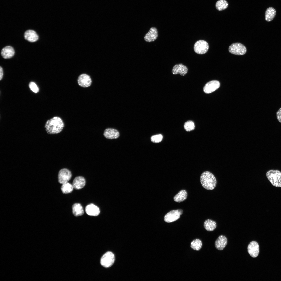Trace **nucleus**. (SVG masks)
I'll use <instances>...</instances> for the list:
<instances>
[{"label": "nucleus", "instance_id": "obj_1", "mask_svg": "<svg viewBox=\"0 0 281 281\" xmlns=\"http://www.w3.org/2000/svg\"><path fill=\"white\" fill-rule=\"evenodd\" d=\"M64 127V122L62 119L55 116L47 120L45 123L44 128L48 134H57L61 132Z\"/></svg>", "mask_w": 281, "mask_h": 281}, {"label": "nucleus", "instance_id": "obj_2", "mask_svg": "<svg viewBox=\"0 0 281 281\" xmlns=\"http://www.w3.org/2000/svg\"><path fill=\"white\" fill-rule=\"evenodd\" d=\"M200 181L202 186L207 190L214 189L216 185V178L212 173L209 171H205L201 174Z\"/></svg>", "mask_w": 281, "mask_h": 281}, {"label": "nucleus", "instance_id": "obj_3", "mask_svg": "<svg viewBox=\"0 0 281 281\" xmlns=\"http://www.w3.org/2000/svg\"><path fill=\"white\" fill-rule=\"evenodd\" d=\"M266 176L274 186L281 187V172L277 170H270L266 173Z\"/></svg>", "mask_w": 281, "mask_h": 281}, {"label": "nucleus", "instance_id": "obj_4", "mask_svg": "<svg viewBox=\"0 0 281 281\" xmlns=\"http://www.w3.org/2000/svg\"><path fill=\"white\" fill-rule=\"evenodd\" d=\"M115 260L114 255L112 252L108 251L105 253L101 258V265L105 268H108L113 264Z\"/></svg>", "mask_w": 281, "mask_h": 281}, {"label": "nucleus", "instance_id": "obj_5", "mask_svg": "<svg viewBox=\"0 0 281 281\" xmlns=\"http://www.w3.org/2000/svg\"><path fill=\"white\" fill-rule=\"evenodd\" d=\"M228 50L231 53L239 55H244L247 52V49L245 46L239 43L232 44L229 47Z\"/></svg>", "mask_w": 281, "mask_h": 281}, {"label": "nucleus", "instance_id": "obj_6", "mask_svg": "<svg viewBox=\"0 0 281 281\" xmlns=\"http://www.w3.org/2000/svg\"><path fill=\"white\" fill-rule=\"evenodd\" d=\"M209 45L207 42L203 40H199L195 43L194 50L197 54H200L206 53L209 49Z\"/></svg>", "mask_w": 281, "mask_h": 281}, {"label": "nucleus", "instance_id": "obj_7", "mask_svg": "<svg viewBox=\"0 0 281 281\" xmlns=\"http://www.w3.org/2000/svg\"><path fill=\"white\" fill-rule=\"evenodd\" d=\"M92 79L89 75L85 73L79 75L77 79V83L80 87L83 88L90 87L92 84Z\"/></svg>", "mask_w": 281, "mask_h": 281}, {"label": "nucleus", "instance_id": "obj_8", "mask_svg": "<svg viewBox=\"0 0 281 281\" xmlns=\"http://www.w3.org/2000/svg\"><path fill=\"white\" fill-rule=\"evenodd\" d=\"M183 212V210L181 209L171 211L165 216L164 220L167 223L175 221L179 219L180 215L182 214Z\"/></svg>", "mask_w": 281, "mask_h": 281}, {"label": "nucleus", "instance_id": "obj_9", "mask_svg": "<svg viewBox=\"0 0 281 281\" xmlns=\"http://www.w3.org/2000/svg\"><path fill=\"white\" fill-rule=\"evenodd\" d=\"M71 177V173L69 169L67 168L62 169L58 172V182L61 184L68 182L70 180Z\"/></svg>", "mask_w": 281, "mask_h": 281}, {"label": "nucleus", "instance_id": "obj_10", "mask_svg": "<svg viewBox=\"0 0 281 281\" xmlns=\"http://www.w3.org/2000/svg\"><path fill=\"white\" fill-rule=\"evenodd\" d=\"M220 85L219 81L216 80L211 81L205 85L203 88L204 91L207 94L211 93L219 88Z\"/></svg>", "mask_w": 281, "mask_h": 281}, {"label": "nucleus", "instance_id": "obj_11", "mask_svg": "<svg viewBox=\"0 0 281 281\" xmlns=\"http://www.w3.org/2000/svg\"><path fill=\"white\" fill-rule=\"evenodd\" d=\"M158 36V31L157 28L152 27L150 28L148 32L145 34L144 39L145 41L150 42L155 41Z\"/></svg>", "mask_w": 281, "mask_h": 281}, {"label": "nucleus", "instance_id": "obj_12", "mask_svg": "<svg viewBox=\"0 0 281 281\" xmlns=\"http://www.w3.org/2000/svg\"><path fill=\"white\" fill-rule=\"evenodd\" d=\"M247 249L249 254L252 257H256L259 254V246L258 243L256 241L251 242L248 246Z\"/></svg>", "mask_w": 281, "mask_h": 281}, {"label": "nucleus", "instance_id": "obj_13", "mask_svg": "<svg viewBox=\"0 0 281 281\" xmlns=\"http://www.w3.org/2000/svg\"><path fill=\"white\" fill-rule=\"evenodd\" d=\"M188 71L187 67L181 63L175 65L173 67L172 72L173 74H179L182 76H184L187 73Z\"/></svg>", "mask_w": 281, "mask_h": 281}, {"label": "nucleus", "instance_id": "obj_14", "mask_svg": "<svg viewBox=\"0 0 281 281\" xmlns=\"http://www.w3.org/2000/svg\"><path fill=\"white\" fill-rule=\"evenodd\" d=\"M103 135L106 138L109 139H117L118 138L120 134L117 130L111 128H108L104 130Z\"/></svg>", "mask_w": 281, "mask_h": 281}, {"label": "nucleus", "instance_id": "obj_15", "mask_svg": "<svg viewBox=\"0 0 281 281\" xmlns=\"http://www.w3.org/2000/svg\"><path fill=\"white\" fill-rule=\"evenodd\" d=\"M85 210L87 214L91 216H97L100 213L99 208L93 204H90L87 205L85 207Z\"/></svg>", "mask_w": 281, "mask_h": 281}, {"label": "nucleus", "instance_id": "obj_16", "mask_svg": "<svg viewBox=\"0 0 281 281\" xmlns=\"http://www.w3.org/2000/svg\"><path fill=\"white\" fill-rule=\"evenodd\" d=\"M15 51L13 48L10 46L4 47L2 50L1 54L4 59H9L12 57L14 55Z\"/></svg>", "mask_w": 281, "mask_h": 281}, {"label": "nucleus", "instance_id": "obj_17", "mask_svg": "<svg viewBox=\"0 0 281 281\" xmlns=\"http://www.w3.org/2000/svg\"><path fill=\"white\" fill-rule=\"evenodd\" d=\"M227 242V238L225 236L222 235L220 236L215 241V246L217 249L222 250L226 245Z\"/></svg>", "mask_w": 281, "mask_h": 281}, {"label": "nucleus", "instance_id": "obj_18", "mask_svg": "<svg viewBox=\"0 0 281 281\" xmlns=\"http://www.w3.org/2000/svg\"><path fill=\"white\" fill-rule=\"evenodd\" d=\"M86 183L85 180L83 177L79 176L76 177L73 180L72 185L74 188L76 189H80L85 186Z\"/></svg>", "mask_w": 281, "mask_h": 281}, {"label": "nucleus", "instance_id": "obj_19", "mask_svg": "<svg viewBox=\"0 0 281 281\" xmlns=\"http://www.w3.org/2000/svg\"><path fill=\"white\" fill-rule=\"evenodd\" d=\"M24 37L25 39L30 42H34L38 39L39 36L35 31L29 30H27L24 34Z\"/></svg>", "mask_w": 281, "mask_h": 281}, {"label": "nucleus", "instance_id": "obj_20", "mask_svg": "<svg viewBox=\"0 0 281 281\" xmlns=\"http://www.w3.org/2000/svg\"><path fill=\"white\" fill-rule=\"evenodd\" d=\"M72 213L75 216L82 215L84 213L83 208L81 205L78 203H75L72 206Z\"/></svg>", "mask_w": 281, "mask_h": 281}, {"label": "nucleus", "instance_id": "obj_21", "mask_svg": "<svg viewBox=\"0 0 281 281\" xmlns=\"http://www.w3.org/2000/svg\"><path fill=\"white\" fill-rule=\"evenodd\" d=\"M276 14L275 9L272 7H269L266 10L265 14V20L268 22L272 20Z\"/></svg>", "mask_w": 281, "mask_h": 281}, {"label": "nucleus", "instance_id": "obj_22", "mask_svg": "<svg viewBox=\"0 0 281 281\" xmlns=\"http://www.w3.org/2000/svg\"><path fill=\"white\" fill-rule=\"evenodd\" d=\"M187 193L186 191L182 190L174 196L173 199L176 202H180L185 200L187 198Z\"/></svg>", "mask_w": 281, "mask_h": 281}, {"label": "nucleus", "instance_id": "obj_23", "mask_svg": "<svg viewBox=\"0 0 281 281\" xmlns=\"http://www.w3.org/2000/svg\"><path fill=\"white\" fill-rule=\"evenodd\" d=\"M205 229L208 231H212L216 227V222L210 219L206 220L204 224Z\"/></svg>", "mask_w": 281, "mask_h": 281}, {"label": "nucleus", "instance_id": "obj_24", "mask_svg": "<svg viewBox=\"0 0 281 281\" xmlns=\"http://www.w3.org/2000/svg\"><path fill=\"white\" fill-rule=\"evenodd\" d=\"M228 4L225 0H219L216 4V7L219 11H221L226 9L228 7Z\"/></svg>", "mask_w": 281, "mask_h": 281}, {"label": "nucleus", "instance_id": "obj_25", "mask_svg": "<svg viewBox=\"0 0 281 281\" xmlns=\"http://www.w3.org/2000/svg\"><path fill=\"white\" fill-rule=\"evenodd\" d=\"M62 184L61 189L63 193L68 194L71 193L73 190L74 188L73 185L67 182Z\"/></svg>", "mask_w": 281, "mask_h": 281}, {"label": "nucleus", "instance_id": "obj_26", "mask_svg": "<svg viewBox=\"0 0 281 281\" xmlns=\"http://www.w3.org/2000/svg\"><path fill=\"white\" fill-rule=\"evenodd\" d=\"M202 243L201 241L199 239L193 240L191 244L190 247L193 249L198 251L201 248Z\"/></svg>", "mask_w": 281, "mask_h": 281}, {"label": "nucleus", "instance_id": "obj_27", "mask_svg": "<svg viewBox=\"0 0 281 281\" xmlns=\"http://www.w3.org/2000/svg\"><path fill=\"white\" fill-rule=\"evenodd\" d=\"M184 127L186 131H190L195 129V126L194 123L193 121L189 120L185 123Z\"/></svg>", "mask_w": 281, "mask_h": 281}, {"label": "nucleus", "instance_id": "obj_28", "mask_svg": "<svg viewBox=\"0 0 281 281\" xmlns=\"http://www.w3.org/2000/svg\"><path fill=\"white\" fill-rule=\"evenodd\" d=\"M163 138V135L161 134H158L152 136L151 138V140L154 143H158L160 142Z\"/></svg>", "mask_w": 281, "mask_h": 281}, {"label": "nucleus", "instance_id": "obj_29", "mask_svg": "<svg viewBox=\"0 0 281 281\" xmlns=\"http://www.w3.org/2000/svg\"><path fill=\"white\" fill-rule=\"evenodd\" d=\"M29 87L33 92L37 93L39 91V88L36 84L34 82H31L29 84Z\"/></svg>", "mask_w": 281, "mask_h": 281}, {"label": "nucleus", "instance_id": "obj_30", "mask_svg": "<svg viewBox=\"0 0 281 281\" xmlns=\"http://www.w3.org/2000/svg\"><path fill=\"white\" fill-rule=\"evenodd\" d=\"M277 118L278 121L281 123V108L276 113Z\"/></svg>", "mask_w": 281, "mask_h": 281}, {"label": "nucleus", "instance_id": "obj_31", "mask_svg": "<svg viewBox=\"0 0 281 281\" xmlns=\"http://www.w3.org/2000/svg\"><path fill=\"white\" fill-rule=\"evenodd\" d=\"M3 71L2 68L1 66L0 67V80H1L3 77Z\"/></svg>", "mask_w": 281, "mask_h": 281}]
</instances>
